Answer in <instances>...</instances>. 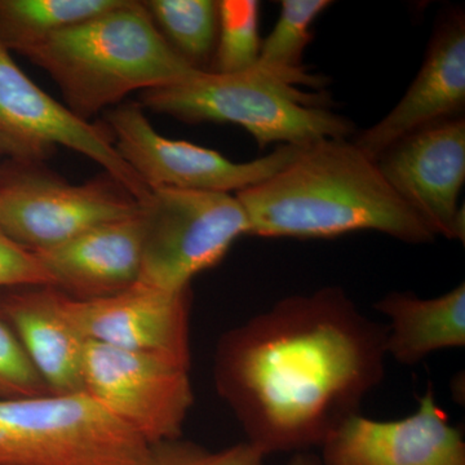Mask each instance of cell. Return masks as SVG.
<instances>
[{
  "instance_id": "24",
  "label": "cell",
  "mask_w": 465,
  "mask_h": 465,
  "mask_svg": "<svg viewBox=\"0 0 465 465\" xmlns=\"http://www.w3.org/2000/svg\"><path fill=\"white\" fill-rule=\"evenodd\" d=\"M21 286H52V281L38 256L0 228V290Z\"/></svg>"
},
{
  "instance_id": "21",
  "label": "cell",
  "mask_w": 465,
  "mask_h": 465,
  "mask_svg": "<svg viewBox=\"0 0 465 465\" xmlns=\"http://www.w3.org/2000/svg\"><path fill=\"white\" fill-rule=\"evenodd\" d=\"M259 18L260 5L256 0L219 2V32L213 67L208 72L238 74L256 66L262 42Z\"/></svg>"
},
{
  "instance_id": "18",
  "label": "cell",
  "mask_w": 465,
  "mask_h": 465,
  "mask_svg": "<svg viewBox=\"0 0 465 465\" xmlns=\"http://www.w3.org/2000/svg\"><path fill=\"white\" fill-rule=\"evenodd\" d=\"M331 5L330 0H282L273 30L262 39L255 69L291 87L322 88L326 79L311 74L302 57L313 39L312 25Z\"/></svg>"
},
{
  "instance_id": "23",
  "label": "cell",
  "mask_w": 465,
  "mask_h": 465,
  "mask_svg": "<svg viewBox=\"0 0 465 465\" xmlns=\"http://www.w3.org/2000/svg\"><path fill=\"white\" fill-rule=\"evenodd\" d=\"M50 393L11 327L0 320V400Z\"/></svg>"
},
{
  "instance_id": "11",
  "label": "cell",
  "mask_w": 465,
  "mask_h": 465,
  "mask_svg": "<svg viewBox=\"0 0 465 465\" xmlns=\"http://www.w3.org/2000/svg\"><path fill=\"white\" fill-rule=\"evenodd\" d=\"M401 201L434 235L465 241V213L459 203L465 182L464 116L407 134L375 159Z\"/></svg>"
},
{
  "instance_id": "9",
  "label": "cell",
  "mask_w": 465,
  "mask_h": 465,
  "mask_svg": "<svg viewBox=\"0 0 465 465\" xmlns=\"http://www.w3.org/2000/svg\"><path fill=\"white\" fill-rule=\"evenodd\" d=\"M106 121L116 152L149 191L182 189L237 194L280 173L304 148L280 145L255 161L234 162L216 150L162 136L134 104L109 110Z\"/></svg>"
},
{
  "instance_id": "22",
  "label": "cell",
  "mask_w": 465,
  "mask_h": 465,
  "mask_svg": "<svg viewBox=\"0 0 465 465\" xmlns=\"http://www.w3.org/2000/svg\"><path fill=\"white\" fill-rule=\"evenodd\" d=\"M143 465H265V455L246 440L210 450L179 437L150 445Z\"/></svg>"
},
{
  "instance_id": "17",
  "label": "cell",
  "mask_w": 465,
  "mask_h": 465,
  "mask_svg": "<svg viewBox=\"0 0 465 465\" xmlns=\"http://www.w3.org/2000/svg\"><path fill=\"white\" fill-rule=\"evenodd\" d=\"M375 309L390 318L387 354L412 366L443 351L465 347V284L433 299L411 292H391Z\"/></svg>"
},
{
  "instance_id": "25",
  "label": "cell",
  "mask_w": 465,
  "mask_h": 465,
  "mask_svg": "<svg viewBox=\"0 0 465 465\" xmlns=\"http://www.w3.org/2000/svg\"><path fill=\"white\" fill-rule=\"evenodd\" d=\"M287 465H322V461L321 458L307 451L293 455Z\"/></svg>"
},
{
  "instance_id": "4",
  "label": "cell",
  "mask_w": 465,
  "mask_h": 465,
  "mask_svg": "<svg viewBox=\"0 0 465 465\" xmlns=\"http://www.w3.org/2000/svg\"><path fill=\"white\" fill-rule=\"evenodd\" d=\"M142 103L188 124L241 125L262 149L348 139L356 133L353 122L329 109L331 99L324 92L291 87L255 67L238 74L197 70L176 84L143 92Z\"/></svg>"
},
{
  "instance_id": "3",
  "label": "cell",
  "mask_w": 465,
  "mask_h": 465,
  "mask_svg": "<svg viewBox=\"0 0 465 465\" xmlns=\"http://www.w3.org/2000/svg\"><path fill=\"white\" fill-rule=\"evenodd\" d=\"M21 54L52 76L66 108L84 121L134 91L164 87L197 72L168 45L143 3L134 0H119Z\"/></svg>"
},
{
  "instance_id": "6",
  "label": "cell",
  "mask_w": 465,
  "mask_h": 465,
  "mask_svg": "<svg viewBox=\"0 0 465 465\" xmlns=\"http://www.w3.org/2000/svg\"><path fill=\"white\" fill-rule=\"evenodd\" d=\"M140 215L139 283L155 289H191L197 275L220 264L235 241L250 234L246 211L229 193L153 189Z\"/></svg>"
},
{
  "instance_id": "14",
  "label": "cell",
  "mask_w": 465,
  "mask_h": 465,
  "mask_svg": "<svg viewBox=\"0 0 465 465\" xmlns=\"http://www.w3.org/2000/svg\"><path fill=\"white\" fill-rule=\"evenodd\" d=\"M464 109L465 16L463 9L452 8L434 27L423 65L402 99L353 143L375 161L407 134L463 116Z\"/></svg>"
},
{
  "instance_id": "12",
  "label": "cell",
  "mask_w": 465,
  "mask_h": 465,
  "mask_svg": "<svg viewBox=\"0 0 465 465\" xmlns=\"http://www.w3.org/2000/svg\"><path fill=\"white\" fill-rule=\"evenodd\" d=\"M64 314L85 341L167 358L192 369V290L136 283L92 300L64 293Z\"/></svg>"
},
{
  "instance_id": "16",
  "label": "cell",
  "mask_w": 465,
  "mask_h": 465,
  "mask_svg": "<svg viewBox=\"0 0 465 465\" xmlns=\"http://www.w3.org/2000/svg\"><path fill=\"white\" fill-rule=\"evenodd\" d=\"M64 293L52 286L0 290V320L11 327L54 394L84 391L87 341L64 314Z\"/></svg>"
},
{
  "instance_id": "19",
  "label": "cell",
  "mask_w": 465,
  "mask_h": 465,
  "mask_svg": "<svg viewBox=\"0 0 465 465\" xmlns=\"http://www.w3.org/2000/svg\"><path fill=\"white\" fill-rule=\"evenodd\" d=\"M119 0H0V42L18 54L67 27L99 16Z\"/></svg>"
},
{
  "instance_id": "2",
  "label": "cell",
  "mask_w": 465,
  "mask_h": 465,
  "mask_svg": "<svg viewBox=\"0 0 465 465\" xmlns=\"http://www.w3.org/2000/svg\"><path fill=\"white\" fill-rule=\"evenodd\" d=\"M235 195L256 237L329 240L372 231L410 244L436 240L348 139L309 143L280 173Z\"/></svg>"
},
{
  "instance_id": "8",
  "label": "cell",
  "mask_w": 465,
  "mask_h": 465,
  "mask_svg": "<svg viewBox=\"0 0 465 465\" xmlns=\"http://www.w3.org/2000/svg\"><path fill=\"white\" fill-rule=\"evenodd\" d=\"M139 211V202L114 180L74 185L39 163L16 162L0 171V228L33 252Z\"/></svg>"
},
{
  "instance_id": "5",
  "label": "cell",
  "mask_w": 465,
  "mask_h": 465,
  "mask_svg": "<svg viewBox=\"0 0 465 465\" xmlns=\"http://www.w3.org/2000/svg\"><path fill=\"white\" fill-rule=\"evenodd\" d=\"M148 450L85 391L0 400V465H143Z\"/></svg>"
},
{
  "instance_id": "15",
  "label": "cell",
  "mask_w": 465,
  "mask_h": 465,
  "mask_svg": "<svg viewBox=\"0 0 465 465\" xmlns=\"http://www.w3.org/2000/svg\"><path fill=\"white\" fill-rule=\"evenodd\" d=\"M52 287L75 300L106 298L139 283L143 220L137 215L94 226L52 249L34 252Z\"/></svg>"
},
{
  "instance_id": "10",
  "label": "cell",
  "mask_w": 465,
  "mask_h": 465,
  "mask_svg": "<svg viewBox=\"0 0 465 465\" xmlns=\"http://www.w3.org/2000/svg\"><path fill=\"white\" fill-rule=\"evenodd\" d=\"M84 385L149 446L182 437L195 400L189 367L94 341L85 345Z\"/></svg>"
},
{
  "instance_id": "7",
  "label": "cell",
  "mask_w": 465,
  "mask_h": 465,
  "mask_svg": "<svg viewBox=\"0 0 465 465\" xmlns=\"http://www.w3.org/2000/svg\"><path fill=\"white\" fill-rule=\"evenodd\" d=\"M9 52L0 42V155L16 163H41L58 148L81 153L142 203L150 191L116 152L109 131L45 94Z\"/></svg>"
},
{
  "instance_id": "1",
  "label": "cell",
  "mask_w": 465,
  "mask_h": 465,
  "mask_svg": "<svg viewBox=\"0 0 465 465\" xmlns=\"http://www.w3.org/2000/svg\"><path fill=\"white\" fill-rule=\"evenodd\" d=\"M387 326L341 287L287 296L217 342L213 382L262 455L307 452L381 384Z\"/></svg>"
},
{
  "instance_id": "13",
  "label": "cell",
  "mask_w": 465,
  "mask_h": 465,
  "mask_svg": "<svg viewBox=\"0 0 465 465\" xmlns=\"http://www.w3.org/2000/svg\"><path fill=\"white\" fill-rule=\"evenodd\" d=\"M322 465H465L463 434L428 387L411 415L396 420L351 416L322 446Z\"/></svg>"
},
{
  "instance_id": "20",
  "label": "cell",
  "mask_w": 465,
  "mask_h": 465,
  "mask_svg": "<svg viewBox=\"0 0 465 465\" xmlns=\"http://www.w3.org/2000/svg\"><path fill=\"white\" fill-rule=\"evenodd\" d=\"M168 45L194 69L215 54L219 2L213 0H149L143 2Z\"/></svg>"
}]
</instances>
